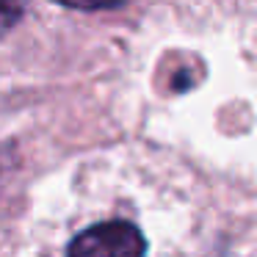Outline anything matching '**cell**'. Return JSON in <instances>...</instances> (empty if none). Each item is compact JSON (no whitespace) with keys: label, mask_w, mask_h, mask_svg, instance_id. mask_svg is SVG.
I'll list each match as a JSON object with an SVG mask.
<instances>
[{"label":"cell","mask_w":257,"mask_h":257,"mask_svg":"<svg viewBox=\"0 0 257 257\" xmlns=\"http://www.w3.org/2000/svg\"><path fill=\"white\" fill-rule=\"evenodd\" d=\"M67 9H78V12H102V9H116L124 0H56Z\"/></svg>","instance_id":"obj_3"},{"label":"cell","mask_w":257,"mask_h":257,"mask_svg":"<svg viewBox=\"0 0 257 257\" xmlns=\"http://www.w3.org/2000/svg\"><path fill=\"white\" fill-rule=\"evenodd\" d=\"M28 0H0V34L12 31L23 20Z\"/></svg>","instance_id":"obj_2"},{"label":"cell","mask_w":257,"mask_h":257,"mask_svg":"<svg viewBox=\"0 0 257 257\" xmlns=\"http://www.w3.org/2000/svg\"><path fill=\"white\" fill-rule=\"evenodd\" d=\"M147 240L130 221H102L69 243L67 257H144Z\"/></svg>","instance_id":"obj_1"}]
</instances>
